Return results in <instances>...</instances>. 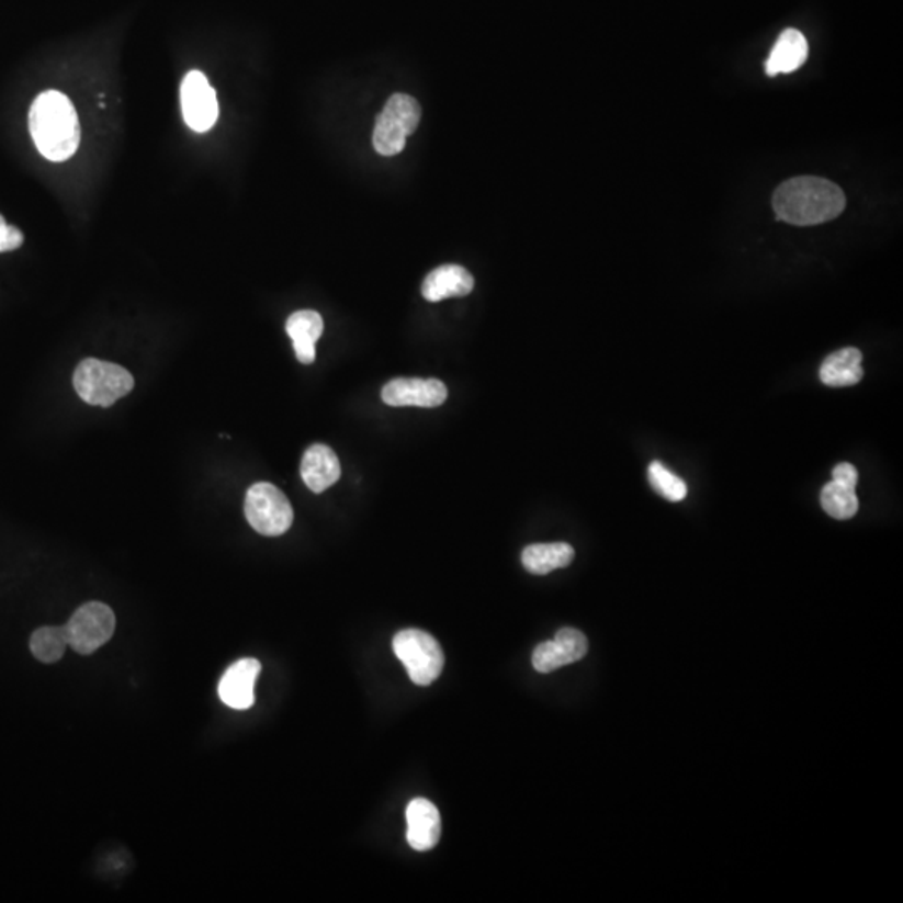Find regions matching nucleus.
Listing matches in <instances>:
<instances>
[{"mask_svg":"<svg viewBox=\"0 0 903 903\" xmlns=\"http://www.w3.org/2000/svg\"><path fill=\"white\" fill-rule=\"evenodd\" d=\"M181 110L188 126L196 133H206L218 121V99L203 72L191 71L183 79Z\"/></svg>","mask_w":903,"mask_h":903,"instance_id":"6e6552de","label":"nucleus"},{"mask_svg":"<svg viewBox=\"0 0 903 903\" xmlns=\"http://www.w3.org/2000/svg\"><path fill=\"white\" fill-rule=\"evenodd\" d=\"M76 392L89 405L111 407L134 388V376L116 363L86 359L72 376Z\"/></svg>","mask_w":903,"mask_h":903,"instance_id":"7ed1b4c3","label":"nucleus"},{"mask_svg":"<svg viewBox=\"0 0 903 903\" xmlns=\"http://www.w3.org/2000/svg\"><path fill=\"white\" fill-rule=\"evenodd\" d=\"M647 475H650L653 489L665 499L671 500V503H681L688 496V487H686L685 481L673 474L662 462H653L650 465Z\"/></svg>","mask_w":903,"mask_h":903,"instance_id":"412c9836","label":"nucleus"},{"mask_svg":"<svg viewBox=\"0 0 903 903\" xmlns=\"http://www.w3.org/2000/svg\"><path fill=\"white\" fill-rule=\"evenodd\" d=\"M832 481L838 482V484L848 485V487L855 489L858 484L857 469H855L854 465L848 464V462L838 464L837 467L833 469Z\"/></svg>","mask_w":903,"mask_h":903,"instance_id":"5701e85b","label":"nucleus"},{"mask_svg":"<svg viewBox=\"0 0 903 903\" xmlns=\"http://www.w3.org/2000/svg\"><path fill=\"white\" fill-rule=\"evenodd\" d=\"M422 110L411 95L394 94L376 117L373 146L382 156L400 155L407 137L419 126Z\"/></svg>","mask_w":903,"mask_h":903,"instance_id":"20e7f679","label":"nucleus"},{"mask_svg":"<svg viewBox=\"0 0 903 903\" xmlns=\"http://www.w3.org/2000/svg\"><path fill=\"white\" fill-rule=\"evenodd\" d=\"M63 630L67 646L79 654H92L113 637L116 616L104 602H86L71 616Z\"/></svg>","mask_w":903,"mask_h":903,"instance_id":"0eeeda50","label":"nucleus"},{"mask_svg":"<svg viewBox=\"0 0 903 903\" xmlns=\"http://www.w3.org/2000/svg\"><path fill=\"white\" fill-rule=\"evenodd\" d=\"M245 516L258 534L268 538L285 534L293 524L289 497L270 482H258L248 489Z\"/></svg>","mask_w":903,"mask_h":903,"instance_id":"39448f33","label":"nucleus"},{"mask_svg":"<svg viewBox=\"0 0 903 903\" xmlns=\"http://www.w3.org/2000/svg\"><path fill=\"white\" fill-rule=\"evenodd\" d=\"M574 560L573 545L566 542H552V544L528 545L522 552V564L531 574L545 576L555 569H563L569 566Z\"/></svg>","mask_w":903,"mask_h":903,"instance_id":"a211bd4d","label":"nucleus"},{"mask_svg":"<svg viewBox=\"0 0 903 903\" xmlns=\"http://www.w3.org/2000/svg\"><path fill=\"white\" fill-rule=\"evenodd\" d=\"M260 671V662L253 657H245L229 666L219 679V700L233 710H248L253 707L255 682Z\"/></svg>","mask_w":903,"mask_h":903,"instance_id":"9b49d317","label":"nucleus"},{"mask_svg":"<svg viewBox=\"0 0 903 903\" xmlns=\"http://www.w3.org/2000/svg\"><path fill=\"white\" fill-rule=\"evenodd\" d=\"M589 644L580 631L563 628L554 640L539 644L532 654V666L539 673H552L563 666L579 662L587 654Z\"/></svg>","mask_w":903,"mask_h":903,"instance_id":"1a4fd4ad","label":"nucleus"},{"mask_svg":"<svg viewBox=\"0 0 903 903\" xmlns=\"http://www.w3.org/2000/svg\"><path fill=\"white\" fill-rule=\"evenodd\" d=\"M286 334L292 338L296 359L303 365H309L317 359L315 343L324 334V318L314 309H302L290 315L286 320Z\"/></svg>","mask_w":903,"mask_h":903,"instance_id":"2eb2a0df","label":"nucleus"},{"mask_svg":"<svg viewBox=\"0 0 903 903\" xmlns=\"http://www.w3.org/2000/svg\"><path fill=\"white\" fill-rule=\"evenodd\" d=\"M394 651L415 685H432L445 665L440 644L420 630L400 631L394 637Z\"/></svg>","mask_w":903,"mask_h":903,"instance_id":"423d86ee","label":"nucleus"},{"mask_svg":"<svg viewBox=\"0 0 903 903\" xmlns=\"http://www.w3.org/2000/svg\"><path fill=\"white\" fill-rule=\"evenodd\" d=\"M861 352L857 349H842L826 357L820 366V380L828 387H850L864 379Z\"/></svg>","mask_w":903,"mask_h":903,"instance_id":"f3484780","label":"nucleus"},{"mask_svg":"<svg viewBox=\"0 0 903 903\" xmlns=\"http://www.w3.org/2000/svg\"><path fill=\"white\" fill-rule=\"evenodd\" d=\"M775 215L793 226H815L844 213L847 197L838 184L816 177L785 181L774 194Z\"/></svg>","mask_w":903,"mask_h":903,"instance_id":"f257e3e1","label":"nucleus"},{"mask_svg":"<svg viewBox=\"0 0 903 903\" xmlns=\"http://www.w3.org/2000/svg\"><path fill=\"white\" fill-rule=\"evenodd\" d=\"M22 242H24V235L21 229L8 225L4 216L0 215V253L18 250L22 247Z\"/></svg>","mask_w":903,"mask_h":903,"instance_id":"4be33fe9","label":"nucleus"},{"mask_svg":"<svg viewBox=\"0 0 903 903\" xmlns=\"http://www.w3.org/2000/svg\"><path fill=\"white\" fill-rule=\"evenodd\" d=\"M382 400L391 407H439L447 387L436 379H395L382 388Z\"/></svg>","mask_w":903,"mask_h":903,"instance_id":"9d476101","label":"nucleus"},{"mask_svg":"<svg viewBox=\"0 0 903 903\" xmlns=\"http://www.w3.org/2000/svg\"><path fill=\"white\" fill-rule=\"evenodd\" d=\"M303 482L312 493L321 494L337 484L341 475V465L337 454L324 443H315L306 450L300 465Z\"/></svg>","mask_w":903,"mask_h":903,"instance_id":"ddd939ff","label":"nucleus"},{"mask_svg":"<svg viewBox=\"0 0 903 903\" xmlns=\"http://www.w3.org/2000/svg\"><path fill=\"white\" fill-rule=\"evenodd\" d=\"M407 840L414 850L429 851L439 844L442 833L439 810L426 798H415L407 809Z\"/></svg>","mask_w":903,"mask_h":903,"instance_id":"f8f14e48","label":"nucleus"},{"mask_svg":"<svg viewBox=\"0 0 903 903\" xmlns=\"http://www.w3.org/2000/svg\"><path fill=\"white\" fill-rule=\"evenodd\" d=\"M29 131L44 158L63 162L81 143V124L72 102L59 91L41 92L29 111Z\"/></svg>","mask_w":903,"mask_h":903,"instance_id":"f03ea898","label":"nucleus"},{"mask_svg":"<svg viewBox=\"0 0 903 903\" xmlns=\"http://www.w3.org/2000/svg\"><path fill=\"white\" fill-rule=\"evenodd\" d=\"M809 57V41L797 29L781 32L767 60V75H790L805 64Z\"/></svg>","mask_w":903,"mask_h":903,"instance_id":"dca6fc26","label":"nucleus"},{"mask_svg":"<svg viewBox=\"0 0 903 903\" xmlns=\"http://www.w3.org/2000/svg\"><path fill=\"white\" fill-rule=\"evenodd\" d=\"M820 503H822L823 510L833 519H851L858 512V497L855 489L835 481L828 482L823 487Z\"/></svg>","mask_w":903,"mask_h":903,"instance_id":"6ab92c4d","label":"nucleus"},{"mask_svg":"<svg viewBox=\"0 0 903 903\" xmlns=\"http://www.w3.org/2000/svg\"><path fill=\"white\" fill-rule=\"evenodd\" d=\"M29 646H31L32 654L36 659L50 665V663L59 662L66 653V634H64L63 628H39L32 634Z\"/></svg>","mask_w":903,"mask_h":903,"instance_id":"aec40b11","label":"nucleus"},{"mask_svg":"<svg viewBox=\"0 0 903 903\" xmlns=\"http://www.w3.org/2000/svg\"><path fill=\"white\" fill-rule=\"evenodd\" d=\"M474 289V276L461 264H443L427 274L422 295L427 302L437 303L452 296H465Z\"/></svg>","mask_w":903,"mask_h":903,"instance_id":"4468645a","label":"nucleus"}]
</instances>
